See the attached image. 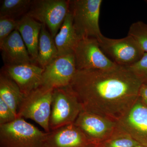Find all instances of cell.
<instances>
[{"label": "cell", "instance_id": "cell-1", "mask_svg": "<svg viewBox=\"0 0 147 147\" xmlns=\"http://www.w3.org/2000/svg\"><path fill=\"white\" fill-rule=\"evenodd\" d=\"M142 82L127 67L76 70L70 86L83 110L117 122L139 98Z\"/></svg>", "mask_w": 147, "mask_h": 147}, {"label": "cell", "instance_id": "cell-2", "mask_svg": "<svg viewBox=\"0 0 147 147\" xmlns=\"http://www.w3.org/2000/svg\"><path fill=\"white\" fill-rule=\"evenodd\" d=\"M47 133L22 118L0 125V147H45Z\"/></svg>", "mask_w": 147, "mask_h": 147}, {"label": "cell", "instance_id": "cell-3", "mask_svg": "<svg viewBox=\"0 0 147 147\" xmlns=\"http://www.w3.org/2000/svg\"><path fill=\"white\" fill-rule=\"evenodd\" d=\"M102 0H74L69 2L74 29L79 38L98 39L102 35L99 26Z\"/></svg>", "mask_w": 147, "mask_h": 147}, {"label": "cell", "instance_id": "cell-4", "mask_svg": "<svg viewBox=\"0 0 147 147\" xmlns=\"http://www.w3.org/2000/svg\"><path fill=\"white\" fill-rule=\"evenodd\" d=\"M83 110L70 86L54 89L50 119V131L74 123Z\"/></svg>", "mask_w": 147, "mask_h": 147}, {"label": "cell", "instance_id": "cell-5", "mask_svg": "<svg viewBox=\"0 0 147 147\" xmlns=\"http://www.w3.org/2000/svg\"><path fill=\"white\" fill-rule=\"evenodd\" d=\"M53 90L40 86L24 96L18 107L17 117L31 119L45 132H50Z\"/></svg>", "mask_w": 147, "mask_h": 147}, {"label": "cell", "instance_id": "cell-6", "mask_svg": "<svg viewBox=\"0 0 147 147\" xmlns=\"http://www.w3.org/2000/svg\"><path fill=\"white\" fill-rule=\"evenodd\" d=\"M70 1L35 0L26 15L45 25L53 37L69 12Z\"/></svg>", "mask_w": 147, "mask_h": 147}, {"label": "cell", "instance_id": "cell-7", "mask_svg": "<svg viewBox=\"0 0 147 147\" xmlns=\"http://www.w3.org/2000/svg\"><path fill=\"white\" fill-rule=\"evenodd\" d=\"M74 55L77 70H108L119 66L107 57L93 38L80 39Z\"/></svg>", "mask_w": 147, "mask_h": 147}, {"label": "cell", "instance_id": "cell-8", "mask_svg": "<svg viewBox=\"0 0 147 147\" xmlns=\"http://www.w3.org/2000/svg\"><path fill=\"white\" fill-rule=\"evenodd\" d=\"M100 48L115 63L127 67L142 57L144 53L130 36L120 39H112L102 35L97 39Z\"/></svg>", "mask_w": 147, "mask_h": 147}, {"label": "cell", "instance_id": "cell-9", "mask_svg": "<svg viewBox=\"0 0 147 147\" xmlns=\"http://www.w3.org/2000/svg\"><path fill=\"white\" fill-rule=\"evenodd\" d=\"M74 124L95 146L108 140L117 130L116 122L84 110L79 114Z\"/></svg>", "mask_w": 147, "mask_h": 147}, {"label": "cell", "instance_id": "cell-10", "mask_svg": "<svg viewBox=\"0 0 147 147\" xmlns=\"http://www.w3.org/2000/svg\"><path fill=\"white\" fill-rule=\"evenodd\" d=\"M117 130L147 147V105L139 96L130 110L117 122Z\"/></svg>", "mask_w": 147, "mask_h": 147}, {"label": "cell", "instance_id": "cell-11", "mask_svg": "<svg viewBox=\"0 0 147 147\" xmlns=\"http://www.w3.org/2000/svg\"><path fill=\"white\" fill-rule=\"evenodd\" d=\"M76 70L74 54L58 57L44 68L41 86L54 89L69 86Z\"/></svg>", "mask_w": 147, "mask_h": 147}, {"label": "cell", "instance_id": "cell-12", "mask_svg": "<svg viewBox=\"0 0 147 147\" xmlns=\"http://www.w3.org/2000/svg\"><path fill=\"white\" fill-rule=\"evenodd\" d=\"M3 70L17 84L24 96L41 85L44 68L34 63L4 66Z\"/></svg>", "mask_w": 147, "mask_h": 147}, {"label": "cell", "instance_id": "cell-13", "mask_svg": "<svg viewBox=\"0 0 147 147\" xmlns=\"http://www.w3.org/2000/svg\"><path fill=\"white\" fill-rule=\"evenodd\" d=\"M81 129L74 123L47 133L45 147H94Z\"/></svg>", "mask_w": 147, "mask_h": 147}, {"label": "cell", "instance_id": "cell-14", "mask_svg": "<svg viewBox=\"0 0 147 147\" xmlns=\"http://www.w3.org/2000/svg\"><path fill=\"white\" fill-rule=\"evenodd\" d=\"M4 66L34 63L21 35L17 30L0 44Z\"/></svg>", "mask_w": 147, "mask_h": 147}, {"label": "cell", "instance_id": "cell-15", "mask_svg": "<svg viewBox=\"0 0 147 147\" xmlns=\"http://www.w3.org/2000/svg\"><path fill=\"white\" fill-rule=\"evenodd\" d=\"M42 25L26 14L18 20L16 30L21 35L34 64L37 63L38 42Z\"/></svg>", "mask_w": 147, "mask_h": 147}, {"label": "cell", "instance_id": "cell-16", "mask_svg": "<svg viewBox=\"0 0 147 147\" xmlns=\"http://www.w3.org/2000/svg\"><path fill=\"white\" fill-rule=\"evenodd\" d=\"M80 39L74 27L72 15L69 11L54 38L58 57L73 54Z\"/></svg>", "mask_w": 147, "mask_h": 147}, {"label": "cell", "instance_id": "cell-17", "mask_svg": "<svg viewBox=\"0 0 147 147\" xmlns=\"http://www.w3.org/2000/svg\"><path fill=\"white\" fill-rule=\"evenodd\" d=\"M24 96L17 84L2 69L0 74V98L17 116L18 107Z\"/></svg>", "mask_w": 147, "mask_h": 147}, {"label": "cell", "instance_id": "cell-18", "mask_svg": "<svg viewBox=\"0 0 147 147\" xmlns=\"http://www.w3.org/2000/svg\"><path fill=\"white\" fill-rule=\"evenodd\" d=\"M58 57L54 38L46 26L42 24L38 42L37 63L40 66L44 68Z\"/></svg>", "mask_w": 147, "mask_h": 147}, {"label": "cell", "instance_id": "cell-19", "mask_svg": "<svg viewBox=\"0 0 147 147\" xmlns=\"http://www.w3.org/2000/svg\"><path fill=\"white\" fill-rule=\"evenodd\" d=\"M32 2V0H4L0 7V18L15 19L25 12L27 13Z\"/></svg>", "mask_w": 147, "mask_h": 147}, {"label": "cell", "instance_id": "cell-20", "mask_svg": "<svg viewBox=\"0 0 147 147\" xmlns=\"http://www.w3.org/2000/svg\"><path fill=\"white\" fill-rule=\"evenodd\" d=\"M140 145L128 134L116 131L108 140L98 146V147H134Z\"/></svg>", "mask_w": 147, "mask_h": 147}, {"label": "cell", "instance_id": "cell-21", "mask_svg": "<svg viewBox=\"0 0 147 147\" xmlns=\"http://www.w3.org/2000/svg\"><path fill=\"white\" fill-rule=\"evenodd\" d=\"M132 37L144 53H147V24L141 21L131 24L128 34Z\"/></svg>", "mask_w": 147, "mask_h": 147}, {"label": "cell", "instance_id": "cell-22", "mask_svg": "<svg viewBox=\"0 0 147 147\" xmlns=\"http://www.w3.org/2000/svg\"><path fill=\"white\" fill-rule=\"evenodd\" d=\"M127 67L137 76L142 84H147V53H144L137 62Z\"/></svg>", "mask_w": 147, "mask_h": 147}, {"label": "cell", "instance_id": "cell-23", "mask_svg": "<svg viewBox=\"0 0 147 147\" xmlns=\"http://www.w3.org/2000/svg\"><path fill=\"white\" fill-rule=\"evenodd\" d=\"M18 20L13 18H0V44L16 30Z\"/></svg>", "mask_w": 147, "mask_h": 147}, {"label": "cell", "instance_id": "cell-24", "mask_svg": "<svg viewBox=\"0 0 147 147\" xmlns=\"http://www.w3.org/2000/svg\"><path fill=\"white\" fill-rule=\"evenodd\" d=\"M17 118L9 106L0 98V125L11 122Z\"/></svg>", "mask_w": 147, "mask_h": 147}, {"label": "cell", "instance_id": "cell-25", "mask_svg": "<svg viewBox=\"0 0 147 147\" xmlns=\"http://www.w3.org/2000/svg\"><path fill=\"white\" fill-rule=\"evenodd\" d=\"M139 97L147 105V84H142L139 90Z\"/></svg>", "mask_w": 147, "mask_h": 147}, {"label": "cell", "instance_id": "cell-26", "mask_svg": "<svg viewBox=\"0 0 147 147\" xmlns=\"http://www.w3.org/2000/svg\"><path fill=\"white\" fill-rule=\"evenodd\" d=\"M134 147H146L144 146H142V145H138V146H134Z\"/></svg>", "mask_w": 147, "mask_h": 147}, {"label": "cell", "instance_id": "cell-27", "mask_svg": "<svg viewBox=\"0 0 147 147\" xmlns=\"http://www.w3.org/2000/svg\"><path fill=\"white\" fill-rule=\"evenodd\" d=\"M146 3H147V1H146Z\"/></svg>", "mask_w": 147, "mask_h": 147}, {"label": "cell", "instance_id": "cell-28", "mask_svg": "<svg viewBox=\"0 0 147 147\" xmlns=\"http://www.w3.org/2000/svg\"><path fill=\"white\" fill-rule=\"evenodd\" d=\"M94 147H98V146H94Z\"/></svg>", "mask_w": 147, "mask_h": 147}]
</instances>
